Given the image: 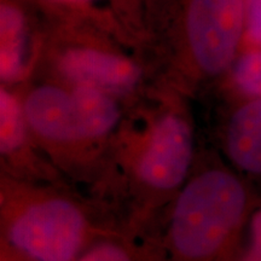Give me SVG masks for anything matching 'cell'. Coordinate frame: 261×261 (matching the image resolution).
Returning <instances> with one entry per match:
<instances>
[{
    "instance_id": "6da1fadb",
    "label": "cell",
    "mask_w": 261,
    "mask_h": 261,
    "mask_svg": "<svg viewBox=\"0 0 261 261\" xmlns=\"http://www.w3.org/2000/svg\"><path fill=\"white\" fill-rule=\"evenodd\" d=\"M196 160L191 120L179 109H165L125 126L114 138L103 173L108 191L127 202L126 231L149 232L148 223L169 207L190 175Z\"/></svg>"
},
{
    "instance_id": "7a4b0ae2",
    "label": "cell",
    "mask_w": 261,
    "mask_h": 261,
    "mask_svg": "<svg viewBox=\"0 0 261 261\" xmlns=\"http://www.w3.org/2000/svg\"><path fill=\"white\" fill-rule=\"evenodd\" d=\"M261 197L225 160L196 156L169 205L163 243L171 261H237Z\"/></svg>"
},
{
    "instance_id": "3957f363",
    "label": "cell",
    "mask_w": 261,
    "mask_h": 261,
    "mask_svg": "<svg viewBox=\"0 0 261 261\" xmlns=\"http://www.w3.org/2000/svg\"><path fill=\"white\" fill-rule=\"evenodd\" d=\"M121 230L67 187L2 174V261H76L98 238Z\"/></svg>"
},
{
    "instance_id": "277c9868",
    "label": "cell",
    "mask_w": 261,
    "mask_h": 261,
    "mask_svg": "<svg viewBox=\"0 0 261 261\" xmlns=\"http://www.w3.org/2000/svg\"><path fill=\"white\" fill-rule=\"evenodd\" d=\"M21 103L33 137L62 173L103 174L110 145L96 135L71 89L42 85Z\"/></svg>"
},
{
    "instance_id": "5b68a950",
    "label": "cell",
    "mask_w": 261,
    "mask_h": 261,
    "mask_svg": "<svg viewBox=\"0 0 261 261\" xmlns=\"http://www.w3.org/2000/svg\"><path fill=\"white\" fill-rule=\"evenodd\" d=\"M244 17V0H190L187 40L196 76L213 79L227 74L242 46Z\"/></svg>"
},
{
    "instance_id": "8992f818",
    "label": "cell",
    "mask_w": 261,
    "mask_h": 261,
    "mask_svg": "<svg viewBox=\"0 0 261 261\" xmlns=\"http://www.w3.org/2000/svg\"><path fill=\"white\" fill-rule=\"evenodd\" d=\"M0 158L2 174L19 180L65 185L63 173L33 137L21 100L4 86L0 89Z\"/></svg>"
},
{
    "instance_id": "52a82bcc",
    "label": "cell",
    "mask_w": 261,
    "mask_h": 261,
    "mask_svg": "<svg viewBox=\"0 0 261 261\" xmlns=\"http://www.w3.org/2000/svg\"><path fill=\"white\" fill-rule=\"evenodd\" d=\"M57 69L71 86H90L112 94L139 83L140 68L129 58L92 47H71L58 57Z\"/></svg>"
},
{
    "instance_id": "ba28073f",
    "label": "cell",
    "mask_w": 261,
    "mask_h": 261,
    "mask_svg": "<svg viewBox=\"0 0 261 261\" xmlns=\"http://www.w3.org/2000/svg\"><path fill=\"white\" fill-rule=\"evenodd\" d=\"M225 161L250 181L261 180V98H237L220 126Z\"/></svg>"
},
{
    "instance_id": "9c48e42d",
    "label": "cell",
    "mask_w": 261,
    "mask_h": 261,
    "mask_svg": "<svg viewBox=\"0 0 261 261\" xmlns=\"http://www.w3.org/2000/svg\"><path fill=\"white\" fill-rule=\"evenodd\" d=\"M76 261H171L162 236L117 231L91 243Z\"/></svg>"
},
{
    "instance_id": "30bf717a",
    "label": "cell",
    "mask_w": 261,
    "mask_h": 261,
    "mask_svg": "<svg viewBox=\"0 0 261 261\" xmlns=\"http://www.w3.org/2000/svg\"><path fill=\"white\" fill-rule=\"evenodd\" d=\"M27 37L24 18L11 5L0 9V76L4 83H15L25 71Z\"/></svg>"
},
{
    "instance_id": "8fae6325",
    "label": "cell",
    "mask_w": 261,
    "mask_h": 261,
    "mask_svg": "<svg viewBox=\"0 0 261 261\" xmlns=\"http://www.w3.org/2000/svg\"><path fill=\"white\" fill-rule=\"evenodd\" d=\"M227 73L237 98H261V48L240 52Z\"/></svg>"
},
{
    "instance_id": "7c38bea8",
    "label": "cell",
    "mask_w": 261,
    "mask_h": 261,
    "mask_svg": "<svg viewBox=\"0 0 261 261\" xmlns=\"http://www.w3.org/2000/svg\"><path fill=\"white\" fill-rule=\"evenodd\" d=\"M246 17L242 45L246 48H261V0H244Z\"/></svg>"
},
{
    "instance_id": "4fadbf2b",
    "label": "cell",
    "mask_w": 261,
    "mask_h": 261,
    "mask_svg": "<svg viewBox=\"0 0 261 261\" xmlns=\"http://www.w3.org/2000/svg\"><path fill=\"white\" fill-rule=\"evenodd\" d=\"M237 261H261V201L252 215L243 249Z\"/></svg>"
},
{
    "instance_id": "5bb4252c",
    "label": "cell",
    "mask_w": 261,
    "mask_h": 261,
    "mask_svg": "<svg viewBox=\"0 0 261 261\" xmlns=\"http://www.w3.org/2000/svg\"><path fill=\"white\" fill-rule=\"evenodd\" d=\"M55 2L60 3H67V4H81V3L90 2V0H55Z\"/></svg>"
}]
</instances>
